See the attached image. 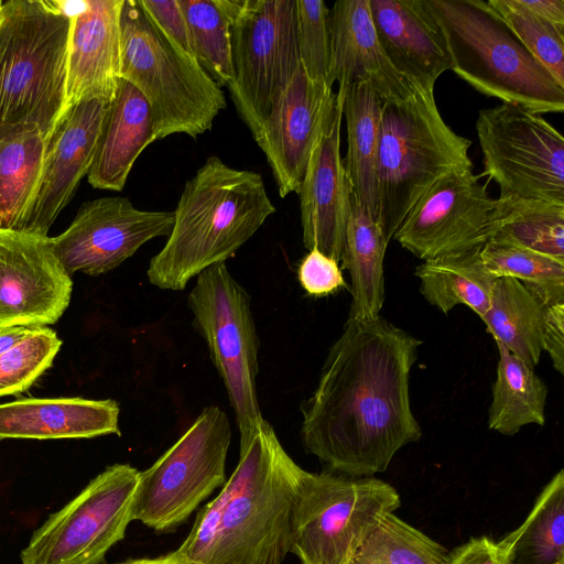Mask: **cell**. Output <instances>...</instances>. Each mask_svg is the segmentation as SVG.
<instances>
[{
  "instance_id": "6da1fadb",
  "label": "cell",
  "mask_w": 564,
  "mask_h": 564,
  "mask_svg": "<svg viewBox=\"0 0 564 564\" xmlns=\"http://www.w3.org/2000/svg\"><path fill=\"white\" fill-rule=\"evenodd\" d=\"M422 341L378 316L350 319L332 345L301 437L330 473L372 477L422 437L410 403V371Z\"/></svg>"
},
{
  "instance_id": "7a4b0ae2",
  "label": "cell",
  "mask_w": 564,
  "mask_h": 564,
  "mask_svg": "<svg viewBox=\"0 0 564 564\" xmlns=\"http://www.w3.org/2000/svg\"><path fill=\"white\" fill-rule=\"evenodd\" d=\"M302 471L263 419L240 442L235 471L175 551L195 564H282Z\"/></svg>"
},
{
  "instance_id": "3957f363",
  "label": "cell",
  "mask_w": 564,
  "mask_h": 564,
  "mask_svg": "<svg viewBox=\"0 0 564 564\" xmlns=\"http://www.w3.org/2000/svg\"><path fill=\"white\" fill-rule=\"evenodd\" d=\"M275 212L261 174L207 158L183 187L167 240L150 260V283L184 290L191 279L232 257Z\"/></svg>"
},
{
  "instance_id": "277c9868",
  "label": "cell",
  "mask_w": 564,
  "mask_h": 564,
  "mask_svg": "<svg viewBox=\"0 0 564 564\" xmlns=\"http://www.w3.org/2000/svg\"><path fill=\"white\" fill-rule=\"evenodd\" d=\"M2 15L0 132L34 127L50 140L64 111L70 15L48 0H10Z\"/></svg>"
},
{
  "instance_id": "5b68a950",
  "label": "cell",
  "mask_w": 564,
  "mask_h": 564,
  "mask_svg": "<svg viewBox=\"0 0 564 564\" xmlns=\"http://www.w3.org/2000/svg\"><path fill=\"white\" fill-rule=\"evenodd\" d=\"M470 145L443 119L434 90L415 85L410 97L382 102L376 220L388 242L431 186L452 172L473 170Z\"/></svg>"
},
{
  "instance_id": "8992f818",
  "label": "cell",
  "mask_w": 564,
  "mask_h": 564,
  "mask_svg": "<svg viewBox=\"0 0 564 564\" xmlns=\"http://www.w3.org/2000/svg\"><path fill=\"white\" fill-rule=\"evenodd\" d=\"M459 78L487 97L535 113L563 112L564 88L484 0H424Z\"/></svg>"
},
{
  "instance_id": "52a82bcc",
  "label": "cell",
  "mask_w": 564,
  "mask_h": 564,
  "mask_svg": "<svg viewBox=\"0 0 564 564\" xmlns=\"http://www.w3.org/2000/svg\"><path fill=\"white\" fill-rule=\"evenodd\" d=\"M120 50V78L148 101L153 142L180 133L195 139L226 109L221 87L155 28L139 0L123 1Z\"/></svg>"
},
{
  "instance_id": "ba28073f",
  "label": "cell",
  "mask_w": 564,
  "mask_h": 564,
  "mask_svg": "<svg viewBox=\"0 0 564 564\" xmlns=\"http://www.w3.org/2000/svg\"><path fill=\"white\" fill-rule=\"evenodd\" d=\"M400 506V494L382 479L303 469L292 508L290 552L302 564H350L380 520Z\"/></svg>"
},
{
  "instance_id": "9c48e42d",
  "label": "cell",
  "mask_w": 564,
  "mask_h": 564,
  "mask_svg": "<svg viewBox=\"0 0 564 564\" xmlns=\"http://www.w3.org/2000/svg\"><path fill=\"white\" fill-rule=\"evenodd\" d=\"M187 304L224 382L243 442L263 420L256 388L260 340L251 297L224 262L197 275Z\"/></svg>"
},
{
  "instance_id": "30bf717a",
  "label": "cell",
  "mask_w": 564,
  "mask_h": 564,
  "mask_svg": "<svg viewBox=\"0 0 564 564\" xmlns=\"http://www.w3.org/2000/svg\"><path fill=\"white\" fill-rule=\"evenodd\" d=\"M231 441L227 414L216 405L203 409L185 433L144 471H140L132 521L169 531L195 511L226 481Z\"/></svg>"
},
{
  "instance_id": "8fae6325",
  "label": "cell",
  "mask_w": 564,
  "mask_h": 564,
  "mask_svg": "<svg viewBox=\"0 0 564 564\" xmlns=\"http://www.w3.org/2000/svg\"><path fill=\"white\" fill-rule=\"evenodd\" d=\"M226 1L234 69L227 88L254 137L300 65L295 0Z\"/></svg>"
},
{
  "instance_id": "7c38bea8",
  "label": "cell",
  "mask_w": 564,
  "mask_h": 564,
  "mask_svg": "<svg viewBox=\"0 0 564 564\" xmlns=\"http://www.w3.org/2000/svg\"><path fill=\"white\" fill-rule=\"evenodd\" d=\"M476 133L499 197L564 205V138L540 113L502 102L479 110Z\"/></svg>"
},
{
  "instance_id": "4fadbf2b",
  "label": "cell",
  "mask_w": 564,
  "mask_h": 564,
  "mask_svg": "<svg viewBox=\"0 0 564 564\" xmlns=\"http://www.w3.org/2000/svg\"><path fill=\"white\" fill-rule=\"evenodd\" d=\"M140 471L115 464L33 533L22 564H99L124 538Z\"/></svg>"
},
{
  "instance_id": "5bb4252c",
  "label": "cell",
  "mask_w": 564,
  "mask_h": 564,
  "mask_svg": "<svg viewBox=\"0 0 564 564\" xmlns=\"http://www.w3.org/2000/svg\"><path fill=\"white\" fill-rule=\"evenodd\" d=\"M174 213L142 210L121 196L83 203L68 228L51 237L53 249L69 275H99L119 267L145 242L169 237Z\"/></svg>"
},
{
  "instance_id": "9a60e30c",
  "label": "cell",
  "mask_w": 564,
  "mask_h": 564,
  "mask_svg": "<svg viewBox=\"0 0 564 564\" xmlns=\"http://www.w3.org/2000/svg\"><path fill=\"white\" fill-rule=\"evenodd\" d=\"M479 178L473 170H465L438 180L415 203L392 239L423 261L482 248L495 198Z\"/></svg>"
},
{
  "instance_id": "2e32d148",
  "label": "cell",
  "mask_w": 564,
  "mask_h": 564,
  "mask_svg": "<svg viewBox=\"0 0 564 564\" xmlns=\"http://www.w3.org/2000/svg\"><path fill=\"white\" fill-rule=\"evenodd\" d=\"M72 290V278L51 237L0 229V328L55 324L70 302Z\"/></svg>"
},
{
  "instance_id": "e0dca14e",
  "label": "cell",
  "mask_w": 564,
  "mask_h": 564,
  "mask_svg": "<svg viewBox=\"0 0 564 564\" xmlns=\"http://www.w3.org/2000/svg\"><path fill=\"white\" fill-rule=\"evenodd\" d=\"M336 105L333 88L312 80L301 63L274 100L253 139L282 198L299 192L311 152Z\"/></svg>"
},
{
  "instance_id": "ac0fdd59",
  "label": "cell",
  "mask_w": 564,
  "mask_h": 564,
  "mask_svg": "<svg viewBox=\"0 0 564 564\" xmlns=\"http://www.w3.org/2000/svg\"><path fill=\"white\" fill-rule=\"evenodd\" d=\"M336 95L335 111L311 152L297 194L304 247L340 262L352 193L340 155L343 97Z\"/></svg>"
},
{
  "instance_id": "d6986e66",
  "label": "cell",
  "mask_w": 564,
  "mask_h": 564,
  "mask_svg": "<svg viewBox=\"0 0 564 564\" xmlns=\"http://www.w3.org/2000/svg\"><path fill=\"white\" fill-rule=\"evenodd\" d=\"M110 102L83 101L63 116L48 140L40 184L21 230L47 235L72 200L93 164Z\"/></svg>"
},
{
  "instance_id": "ffe728a7",
  "label": "cell",
  "mask_w": 564,
  "mask_h": 564,
  "mask_svg": "<svg viewBox=\"0 0 564 564\" xmlns=\"http://www.w3.org/2000/svg\"><path fill=\"white\" fill-rule=\"evenodd\" d=\"M123 1H63L70 15L63 116L79 102L93 99L110 102L115 98L120 80Z\"/></svg>"
},
{
  "instance_id": "44dd1931",
  "label": "cell",
  "mask_w": 564,
  "mask_h": 564,
  "mask_svg": "<svg viewBox=\"0 0 564 564\" xmlns=\"http://www.w3.org/2000/svg\"><path fill=\"white\" fill-rule=\"evenodd\" d=\"M330 79L338 89L368 85L382 101L410 97L415 85L392 66L378 40L369 0L336 1L328 13Z\"/></svg>"
},
{
  "instance_id": "7402d4cb",
  "label": "cell",
  "mask_w": 564,
  "mask_h": 564,
  "mask_svg": "<svg viewBox=\"0 0 564 564\" xmlns=\"http://www.w3.org/2000/svg\"><path fill=\"white\" fill-rule=\"evenodd\" d=\"M380 45L394 69L408 82L434 90L452 69L443 32L424 0H369Z\"/></svg>"
},
{
  "instance_id": "603a6c76",
  "label": "cell",
  "mask_w": 564,
  "mask_h": 564,
  "mask_svg": "<svg viewBox=\"0 0 564 564\" xmlns=\"http://www.w3.org/2000/svg\"><path fill=\"white\" fill-rule=\"evenodd\" d=\"M115 400L22 399L0 404V441L6 438H91L120 435Z\"/></svg>"
},
{
  "instance_id": "cb8c5ba5",
  "label": "cell",
  "mask_w": 564,
  "mask_h": 564,
  "mask_svg": "<svg viewBox=\"0 0 564 564\" xmlns=\"http://www.w3.org/2000/svg\"><path fill=\"white\" fill-rule=\"evenodd\" d=\"M151 110L143 95L120 78L109 104L87 174L94 188L120 192L140 153L153 142Z\"/></svg>"
},
{
  "instance_id": "d4e9b609",
  "label": "cell",
  "mask_w": 564,
  "mask_h": 564,
  "mask_svg": "<svg viewBox=\"0 0 564 564\" xmlns=\"http://www.w3.org/2000/svg\"><path fill=\"white\" fill-rule=\"evenodd\" d=\"M347 130L343 160L352 197L375 218L378 212V149L382 100L366 84L338 89Z\"/></svg>"
},
{
  "instance_id": "484cf974",
  "label": "cell",
  "mask_w": 564,
  "mask_h": 564,
  "mask_svg": "<svg viewBox=\"0 0 564 564\" xmlns=\"http://www.w3.org/2000/svg\"><path fill=\"white\" fill-rule=\"evenodd\" d=\"M388 241L376 218L351 196L341 268L350 276V319L380 316L384 302L383 260Z\"/></svg>"
},
{
  "instance_id": "4316f807",
  "label": "cell",
  "mask_w": 564,
  "mask_h": 564,
  "mask_svg": "<svg viewBox=\"0 0 564 564\" xmlns=\"http://www.w3.org/2000/svg\"><path fill=\"white\" fill-rule=\"evenodd\" d=\"M47 144V138L34 127L0 132V229H22L40 184Z\"/></svg>"
},
{
  "instance_id": "83f0119b",
  "label": "cell",
  "mask_w": 564,
  "mask_h": 564,
  "mask_svg": "<svg viewBox=\"0 0 564 564\" xmlns=\"http://www.w3.org/2000/svg\"><path fill=\"white\" fill-rule=\"evenodd\" d=\"M480 250L424 260L414 272L422 296L444 314L463 304L482 317L498 278L485 265Z\"/></svg>"
},
{
  "instance_id": "f1b7e54d",
  "label": "cell",
  "mask_w": 564,
  "mask_h": 564,
  "mask_svg": "<svg viewBox=\"0 0 564 564\" xmlns=\"http://www.w3.org/2000/svg\"><path fill=\"white\" fill-rule=\"evenodd\" d=\"M485 238L486 242L529 249L564 262V205L495 198Z\"/></svg>"
},
{
  "instance_id": "f546056e",
  "label": "cell",
  "mask_w": 564,
  "mask_h": 564,
  "mask_svg": "<svg viewBox=\"0 0 564 564\" xmlns=\"http://www.w3.org/2000/svg\"><path fill=\"white\" fill-rule=\"evenodd\" d=\"M480 318L495 341L530 367L539 364L543 351V306L520 281L498 278L489 307Z\"/></svg>"
},
{
  "instance_id": "4dcf8cb0",
  "label": "cell",
  "mask_w": 564,
  "mask_h": 564,
  "mask_svg": "<svg viewBox=\"0 0 564 564\" xmlns=\"http://www.w3.org/2000/svg\"><path fill=\"white\" fill-rule=\"evenodd\" d=\"M499 360L492 383L488 426L513 436L529 424L544 425L547 387L521 359L497 343Z\"/></svg>"
},
{
  "instance_id": "1f68e13d",
  "label": "cell",
  "mask_w": 564,
  "mask_h": 564,
  "mask_svg": "<svg viewBox=\"0 0 564 564\" xmlns=\"http://www.w3.org/2000/svg\"><path fill=\"white\" fill-rule=\"evenodd\" d=\"M498 544L509 564H564V470L543 487L523 522Z\"/></svg>"
},
{
  "instance_id": "d6a6232c",
  "label": "cell",
  "mask_w": 564,
  "mask_h": 564,
  "mask_svg": "<svg viewBox=\"0 0 564 564\" xmlns=\"http://www.w3.org/2000/svg\"><path fill=\"white\" fill-rule=\"evenodd\" d=\"M184 13L193 57L218 86L234 78L231 18L226 0H178Z\"/></svg>"
},
{
  "instance_id": "836d02e7",
  "label": "cell",
  "mask_w": 564,
  "mask_h": 564,
  "mask_svg": "<svg viewBox=\"0 0 564 564\" xmlns=\"http://www.w3.org/2000/svg\"><path fill=\"white\" fill-rule=\"evenodd\" d=\"M480 254L496 278H513L543 306L564 303V262L505 243L486 242Z\"/></svg>"
},
{
  "instance_id": "e575fe53",
  "label": "cell",
  "mask_w": 564,
  "mask_h": 564,
  "mask_svg": "<svg viewBox=\"0 0 564 564\" xmlns=\"http://www.w3.org/2000/svg\"><path fill=\"white\" fill-rule=\"evenodd\" d=\"M448 551L394 512L386 514L350 564H446Z\"/></svg>"
},
{
  "instance_id": "d590c367",
  "label": "cell",
  "mask_w": 564,
  "mask_h": 564,
  "mask_svg": "<svg viewBox=\"0 0 564 564\" xmlns=\"http://www.w3.org/2000/svg\"><path fill=\"white\" fill-rule=\"evenodd\" d=\"M522 45L564 88V28L528 10L520 0H488Z\"/></svg>"
},
{
  "instance_id": "8d00e7d4",
  "label": "cell",
  "mask_w": 564,
  "mask_h": 564,
  "mask_svg": "<svg viewBox=\"0 0 564 564\" xmlns=\"http://www.w3.org/2000/svg\"><path fill=\"white\" fill-rule=\"evenodd\" d=\"M62 347L57 334L44 326L0 356V397L28 390L53 364Z\"/></svg>"
},
{
  "instance_id": "74e56055",
  "label": "cell",
  "mask_w": 564,
  "mask_h": 564,
  "mask_svg": "<svg viewBox=\"0 0 564 564\" xmlns=\"http://www.w3.org/2000/svg\"><path fill=\"white\" fill-rule=\"evenodd\" d=\"M328 13L323 0H295L300 63L312 80L333 88Z\"/></svg>"
},
{
  "instance_id": "f35d334b",
  "label": "cell",
  "mask_w": 564,
  "mask_h": 564,
  "mask_svg": "<svg viewBox=\"0 0 564 564\" xmlns=\"http://www.w3.org/2000/svg\"><path fill=\"white\" fill-rule=\"evenodd\" d=\"M338 263L317 249L310 250L297 268L301 286L313 296H325L341 288L349 289Z\"/></svg>"
},
{
  "instance_id": "ab89813d",
  "label": "cell",
  "mask_w": 564,
  "mask_h": 564,
  "mask_svg": "<svg viewBox=\"0 0 564 564\" xmlns=\"http://www.w3.org/2000/svg\"><path fill=\"white\" fill-rule=\"evenodd\" d=\"M155 28L178 50L191 55L187 25L178 0H139Z\"/></svg>"
},
{
  "instance_id": "60d3db41",
  "label": "cell",
  "mask_w": 564,
  "mask_h": 564,
  "mask_svg": "<svg viewBox=\"0 0 564 564\" xmlns=\"http://www.w3.org/2000/svg\"><path fill=\"white\" fill-rule=\"evenodd\" d=\"M446 564H509L498 542L487 535L473 536L448 552Z\"/></svg>"
},
{
  "instance_id": "b9f144b4",
  "label": "cell",
  "mask_w": 564,
  "mask_h": 564,
  "mask_svg": "<svg viewBox=\"0 0 564 564\" xmlns=\"http://www.w3.org/2000/svg\"><path fill=\"white\" fill-rule=\"evenodd\" d=\"M542 345L553 367L564 373V303L543 307Z\"/></svg>"
},
{
  "instance_id": "7bdbcfd3",
  "label": "cell",
  "mask_w": 564,
  "mask_h": 564,
  "mask_svg": "<svg viewBox=\"0 0 564 564\" xmlns=\"http://www.w3.org/2000/svg\"><path fill=\"white\" fill-rule=\"evenodd\" d=\"M535 15L564 28V0H520Z\"/></svg>"
},
{
  "instance_id": "ee69618b",
  "label": "cell",
  "mask_w": 564,
  "mask_h": 564,
  "mask_svg": "<svg viewBox=\"0 0 564 564\" xmlns=\"http://www.w3.org/2000/svg\"><path fill=\"white\" fill-rule=\"evenodd\" d=\"M31 330L32 328L23 326L0 328V356L21 341Z\"/></svg>"
},
{
  "instance_id": "f6af8a7d",
  "label": "cell",
  "mask_w": 564,
  "mask_h": 564,
  "mask_svg": "<svg viewBox=\"0 0 564 564\" xmlns=\"http://www.w3.org/2000/svg\"><path fill=\"white\" fill-rule=\"evenodd\" d=\"M120 564H195L180 555L176 551L155 558L129 560Z\"/></svg>"
},
{
  "instance_id": "bcb514c9",
  "label": "cell",
  "mask_w": 564,
  "mask_h": 564,
  "mask_svg": "<svg viewBox=\"0 0 564 564\" xmlns=\"http://www.w3.org/2000/svg\"><path fill=\"white\" fill-rule=\"evenodd\" d=\"M2 4H3V1L0 0V25H1L2 19H3V15H2Z\"/></svg>"
}]
</instances>
